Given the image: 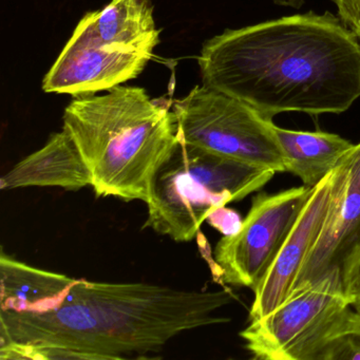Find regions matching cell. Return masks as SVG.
Instances as JSON below:
<instances>
[{
    "label": "cell",
    "mask_w": 360,
    "mask_h": 360,
    "mask_svg": "<svg viewBox=\"0 0 360 360\" xmlns=\"http://www.w3.org/2000/svg\"><path fill=\"white\" fill-rule=\"evenodd\" d=\"M340 271L343 288L352 307H360V227L341 261Z\"/></svg>",
    "instance_id": "9a60e30c"
},
{
    "label": "cell",
    "mask_w": 360,
    "mask_h": 360,
    "mask_svg": "<svg viewBox=\"0 0 360 360\" xmlns=\"http://www.w3.org/2000/svg\"><path fill=\"white\" fill-rule=\"evenodd\" d=\"M75 30L153 54L161 41L151 0H111L103 9L88 12Z\"/></svg>",
    "instance_id": "7c38bea8"
},
{
    "label": "cell",
    "mask_w": 360,
    "mask_h": 360,
    "mask_svg": "<svg viewBox=\"0 0 360 360\" xmlns=\"http://www.w3.org/2000/svg\"><path fill=\"white\" fill-rule=\"evenodd\" d=\"M153 54L111 45L73 31L44 77L46 94L92 96L136 79Z\"/></svg>",
    "instance_id": "ba28073f"
},
{
    "label": "cell",
    "mask_w": 360,
    "mask_h": 360,
    "mask_svg": "<svg viewBox=\"0 0 360 360\" xmlns=\"http://www.w3.org/2000/svg\"><path fill=\"white\" fill-rule=\"evenodd\" d=\"M353 359H360V337L354 335L333 341L321 356V360Z\"/></svg>",
    "instance_id": "2e32d148"
},
{
    "label": "cell",
    "mask_w": 360,
    "mask_h": 360,
    "mask_svg": "<svg viewBox=\"0 0 360 360\" xmlns=\"http://www.w3.org/2000/svg\"><path fill=\"white\" fill-rule=\"evenodd\" d=\"M343 161L347 164L349 182L360 188V143L354 145Z\"/></svg>",
    "instance_id": "d6986e66"
},
{
    "label": "cell",
    "mask_w": 360,
    "mask_h": 360,
    "mask_svg": "<svg viewBox=\"0 0 360 360\" xmlns=\"http://www.w3.org/2000/svg\"><path fill=\"white\" fill-rule=\"evenodd\" d=\"M313 188L302 185L257 193L237 233L214 248L212 271L219 281L254 292L294 229Z\"/></svg>",
    "instance_id": "52a82bcc"
},
{
    "label": "cell",
    "mask_w": 360,
    "mask_h": 360,
    "mask_svg": "<svg viewBox=\"0 0 360 360\" xmlns=\"http://www.w3.org/2000/svg\"><path fill=\"white\" fill-rule=\"evenodd\" d=\"M285 162L286 172L314 188L334 172L354 144L338 134L323 131H295L274 125Z\"/></svg>",
    "instance_id": "5bb4252c"
},
{
    "label": "cell",
    "mask_w": 360,
    "mask_h": 360,
    "mask_svg": "<svg viewBox=\"0 0 360 360\" xmlns=\"http://www.w3.org/2000/svg\"><path fill=\"white\" fill-rule=\"evenodd\" d=\"M0 273V309L16 313H44L56 309L77 280L20 262L4 250Z\"/></svg>",
    "instance_id": "4fadbf2b"
},
{
    "label": "cell",
    "mask_w": 360,
    "mask_h": 360,
    "mask_svg": "<svg viewBox=\"0 0 360 360\" xmlns=\"http://www.w3.org/2000/svg\"><path fill=\"white\" fill-rule=\"evenodd\" d=\"M276 5L283 6V7H292L299 9L303 5V0H274Z\"/></svg>",
    "instance_id": "44dd1931"
},
{
    "label": "cell",
    "mask_w": 360,
    "mask_h": 360,
    "mask_svg": "<svg viewBox=\"0 0 360 360\" xmlns=\"http://www.w3.org/2000/svg\"><path fill=\"white\" fill-rule=\"evenodd\" d=\"M337 8L340 22L357 37L360 43V0H330Z\"/></svg>",
    "instance_id": "ac0fdd59"
},
{
    "label": "cell",
    "mask_w": 360,
    "mask_h": 360,
    "mask_svg": "<svg viewBox=\"0 0 360 360\" xmlns=\"http://www.w3.org/2000/svg\"><path fill=\"white\" fill-rule=\"evenodd\" d=\"M352 307L340 267H335L317 281L295 286L277 309L250 320L240 337L256 359L321 360L328 345L345 336Z\"/></svg>",
    "instance_id": "5b68a950"
},
{
    "label": "cell",
    "mask_w": 360,
    "mask_h": 360,
    "mask_svg": "<svg viewBox=\"0 0 360 360\" xmlns=\"http://www.w3.org/2000/svg\"><path fill=\"white\" fill-rule=\"evenodd\" d=\"M335 178L336 169L314 187L277 258L254 290L250 320L269 315L292 292L301 267L315 244L332 206Z\"/></svg>",
    "instance_id": "9c48e42d"
},
{
    "label": "cell",
    "mask_w": 360,
    "mask_h": 360,
    "mask_svg": "<svg viewBox=\"0 0 360 360\" xmlns=\"http://www.w3.org/2000/svg\"><path fill=\"white\" fill-rule=\"evenodd\" d=\"M206 87L273 121L284 112L340 115L360 98V43L330 12L229 29L198 56Z\"/></svg>",
    "instance_id": "6da1fadb"
},
{
    "label": "cell",
    "mask_w": 360,
    "mask_h": 360,
    "mask_svg": "<svg viewBox=\"0 0 360 360\" xmlns=\"http://www.w3.org/2000/svg\"><path fill=\"white\" fill-rule=\"evenodd\" d=\"M206 222L223 236H231L239 231L243 221L237 212L223 206L212 210L206 219Z\"/></svg>",
    "instance_id": "e0dca14e"
},
{
    "label": "cell",
    "mask_w": 360,
    "mask_h": 360,
    "mask_svg": "<svg viewBox=\"0 0 360 360\" xmlns=\"http://www.w3.org/2000/svg\"><path fill=\"white\" fill-rule=\"evenodd\" d=\"M233 300L227 290L77 279L56 309L0 311V359L149 358L181 333L229 322L214 313Z\"/></svg>",
    "instance_id": "7a4b0ae2"
},
{
    "label": "cell",
    "mask_w": 360,
    "mask_h": 360,
    "mask_svg": "<svg viewBox=\"0 0 360 360\" xmlns=\"http://www.w3.org/2000/svg\"><path fill=\"white\" fill-rule=\"evenodd\" d=\"M343 334L345 336L354 335V336L360 337V307H354V309L349 311L345 321Z\"/></svg>",
    "instance_id": "ffe728a7"
},
{
    "label": "cell",
    "mask_w": 360,
    "mask_h": 360,
    "mask_svg": "<svg viewBox=\"0 0 360 360\" xmlns=\"http://www.w3.org/2000/svg\"><path fill=\"white\" fill-rule=\"evenodd\" d=\"M92 178L70 134L50 136L45 146L16 164L0 180L1 191L24 187H62L77 191L91 186Z\"/></svg>",
    "instance_id": "8fae6325"
},
{
    "label": "cell",
    "mask_w": 360,
    "mask_h": 360,
    "mask_svg": "<svg viewBox=\"0 0 360 360\" xmlns=\"http://www.w3.org/2000/svg\"><path fill=\"white\" fill-rule=\"evenodd\" d=\"M275 174L179 139L153 176L143 229L176 242L191 241L212 210L241 201Z\"/></svg>",
    "instance_id": "277c9868"
},
{
    "label": "cell",
    "mask_w": 360,
    "mask_h": 360,
    "mask_svg": "<svg viewBox=\"0 0 360 360\" xmlns=\"http://www.w3.org/2000/svg\"><path fill=\"white\" fill-rule=\"evenodd\" d=\"M359 227L360 188L349 182L347 164L342 161L336 168L330 212L295 286L317 281L335 267H340Z\"/></svg>",
    "instance_id": "30bf717a"
},
{
    "label": "cell",
    "mask_w": 360,
    "mask_h": 360,
    "mask_svg": "<svg viewBox=\"0 0 360 360\" xmlns=\"http://www.w3.org/2000/svg\"><path fill=\"white\" fill-rule=\"evenodd\" d=\"M63 123L91 174L96 197L148 203L153 176L179 141L172 100L120 85L104 96L73 98Z\"/></svg>",
    "instance_id": "3957f363"
},
{
    "label": "cell",
    "mask_w": 360,
    "mask_h": 360,
    "mask_svg": "<svg viewBox=\"0 0 360 360\" xmlns=\"http://www.w3.org/2000/svg\"><path fill=\"white\" fill-rule=\"evenodd\" d=\"M181 141L256 167L285 172L271 120L238 98L195 86L174 103Z\"/></svg>",
    "instance_id": "8992f818"
}]
</instances>
